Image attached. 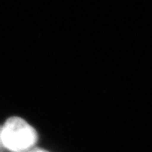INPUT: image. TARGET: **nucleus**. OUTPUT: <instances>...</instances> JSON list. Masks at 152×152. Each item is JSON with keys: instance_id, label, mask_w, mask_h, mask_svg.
Listing matches in <instances>:
<instances>
[{"instance_id": "nucleus-1", "label": "nucleus", "mask_w": 152, "mask_h": 152, "mask_svg": "<svg viewBox=\"0 0 152 152\" xmlns=\"http://www.w3.org/2000/svg\"><path fill=\"white\" fill-rule=\"evenodd\" d=\"M1 143L9 150L23 152L32 147L37 140L35 129L23 118L13 117L1 126Z\"/></svg>"}, {"instance_id": "nucleus-2", "label": "nucleus", "mask_w": 152, "mask_h": 152, "mask_svg": "<svg viewBox=\"0 0 152 152\" xmlns=\"http://www.w3.org/2000/svg\"><path fill=\"white\" fill-rule=\"evenodd\" d=\"M0 132H1V126H0ZM0 142H1V137H0Z\"/></svg>"}, {"instance_id": "nucleus-3", "label": "nucleus", "mask_w": 152, "mask_h": 152, "mask_svg": "<svg viewBox=\"0 0 152 152\" xmlns=\"http://www.w3.org/2000/svg\"><path fill=\"white\" fill-rule=\"evenodd\" d=\"M33 152H44V151H33Z\"/></svg>"}]
</instances>
